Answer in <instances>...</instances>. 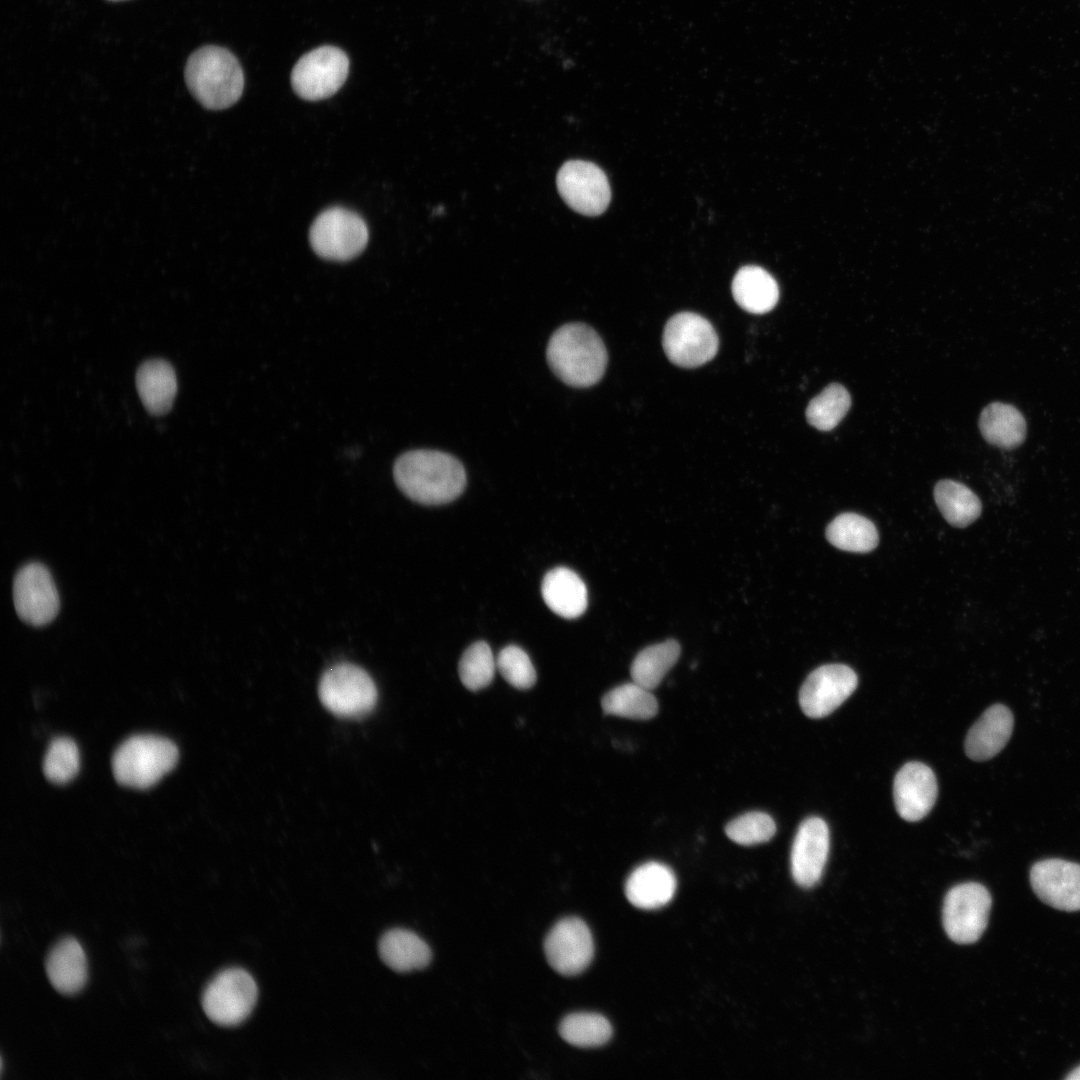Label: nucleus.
Here are the masks:
<instances>
[{
	"instance_id": "f257e3e1",
	"label": "nucleus",
	"mask_w": 1080,
	"mask_h": 1080,
	"mask_svg": "<svg viewBox=\"0 0 1080 1080\" xmlns=\"http://www.w3.org/2000/svg\"><path fill=\"white\" fill-rule=\"evenodd\" d=\"M398 488L411 500L440 505L455 500L465 489L462 463L451 454L429 449L410 450L394 463Z\"/></svg>"
},
{
	"instance_id": "f03ea898",
	"label": "nucleus",
	"mask_w": 1080,
	"mask_h": 1080,
	"mask_svg": "<svg viewBox=\"0 0 1080 1080\" xmlns=\"http://www.w3.org/2000/svg\"><path fill=\"white\" fill-rule=\"evenodd\" d=\"M552 372L565 384L586 388L596 384L607 366V350L590 326L572 322L559 327L546 349Z\"/></svg>"
},
{
	"instance_id": "7ed1b4c3",
	"label": "nucleus",
	"mask_w": 1080,
	"mask_h": 1080,
	"mask_svg": "<svg viewBox=\"0 0 1080 1080\" xmlns=\"http://www.w3.org/2000/svg\"><path fill=\"white\" fill-rule=\"evenodd\" d=\"M184 77L194 98L210 110L232 106L244 88L238 59L228 49L215 45L200 47L189 56Z\"/></svg>"
},
{
	"instance_id": "20e7f679",
	"label": "nucleus",
	"mask_w": 1080,
	"mask_h": 1080,
	"mask_svg": "<svg viewBox=\"0 0 1080 1080\" xmlns=\"http://www.w3.org/2000/svg\"><path fill=\"white\" fill-rule=\"evenodd\" d=\"M177 760L178 749L169 739L136 735L117 748L112 758V771L121 785L144 789L171 771Z\"/></svg>"
},
{
	"instance_id": "39448f33",
	"label": "nucleus",
	"mask_w": 1080,
	"mask_h": 1080,
	"mask_svg": "<svg viewBox=\"0 0 1080 1080\" xmlns=\"http://www.w3.org/2000/svg\"><path fill=\"white\" fill-rule=\"evenodd\" d=\"M319 697L323 705L334 714L345 718H358L374 708L377 689L364 669L350 663H339L322 675Z\"/></svg>"
},
{
	"instance_id": "423d86ee",
	"label": "nucleus",
	"mask_w": 1080,
	"mask_h": 1080,
	"mask_svg": "<svg viewBox=\"0 0 1080 1080\" xmlns=\"http://www.w3.org/2000/svg\"><path fill=\"white\" fill-rule=\"evenodd\" d=\"M314 252L326 260L347 261L360 254L368 242V229L355 212L341 207L323 211L309 234Z\"/></svg>"
},
{
	"instance_id": "0eeeda50",
	"label": "nucleus",
	"mask_w": 1080,
	"mask_h": 1080,
	"mask_svg": "<svg viewBox=\"0 0 1080 1080\" xmlns=\"http://www.w3.org/2000/svg\"><path fill=\"white\" fill-rule=\"evenodd\" d=\"M257 994V985L246 970L228 968L218 973L206 986L202 1007L212 1022L221 1026H235L250 1015Z\"/></svg>"
},
{
	"instance_id": "6e6552de",
	"label": "nucleus",
	"mask_w": 1080,
	"mask_h": 1080,
	"mask_svg": "<svg viewBox=\"0 0 1080 1080\" xmlns=\"http://www.w3.org/2000/svg\"><path fill=\"white\" fill-rule=\"evenodd\" d=\"M663 349L675 365L694 368L710 361L719 340L711 323L699 314L681 312L672 316L663 332Z\"/></svg>"
},
{
	"instance_id": "1a4fd4ad",
	"label": "nucleus",
	"mask_w": 1080,
	"mask_h": 1080,
	"mask_svg": "<svg viewBox=\"0 0 1080 1080\" xmlns=\"http://www.w3.org/2000/svg\"><path fill=\"white\" fill-rule=\"evenodd\" d=\"M349 72V59L335 46H321L304 54L291 72V85L302 99L318 101L334 95Z\"/></svg>"
},
{
	"instance_id": "9d476101",
	"label": "nucleus",
	"mask_w": 1080,
	"mask_h": 1080,
	"mask_svg": "<svg viewBox=\"0 0 1080 1080\" xmlns=\"http://www.w3.org/2000/svg\"><path fill=\"white\" fill-rule=\"evenodd\" d=\"M991 904L989 891L979 883L950 889L943 905V925L949 938L959 944L976 942L986 929Z\"/></svg>"
},
{
	"instance_id": "9b49d317",
	"label": "nucleus",
	"mask_w": 1080,
	"mask_h": 1080,
	"mask_svg": "<svg viewBox=\"0 0 1080 1080\" xmlns=\"http://www.w3.org/2000/svg\"><path fill=\"white\" fill-rule=\"evenodd\" d=\"M559 194L575 211L587 216L602 214L611 199L604 171L596 164L570 160L559 169L556 178Z\"/></svg>"
},
{
	"instance_id": "f8f14e48",
	"label": "nucleus",
	"mask_w": 1080,
	"mask_h": 1080,
	"mask_svg": "<svg viewBox=\"0 0 1080 1080\" xmlns=\"http://www.w3.org/2000/svg\"><path fill=\"white\" fill-rule=\"evenodd\" d=\"M13 600L18 616L34 626L50 623L56 617L60 606L52 575L38 562L28 563L16 573Z\"/></svg>"
},
{
	"instance_id": "ddd939ff",
	"label": "nucleus",
	"mask_w": 1080,
	"mask_h": 1080,
	"mask_svg": "<svg viewBox=\"0 0 1080 1080\" xmlns=\"http://www.w3.org/2000/svg\"><path fill=\"white\" fill-rule=\"evenodd\" d=\"M857 675L843 664H827L813 670L799 691V704L810 718L826 717L856 689Z\"/></svg>"
},
{
	"instance_id": "4468645a",
	"label": "nucleus",
	"mask_w": 1080,
	"mask_h": 1080,
	"mask_svg": "<svg viewBox=\"0 0 1080 1080\" xmlns=\"http://www.w3.org/2000/svg\"><path fill=\"white\" fill-rule=\"evenodd\" d=\"M544 951L554 970L566 976L576 975L593 958V938L583 920L567 917L551 928L544 941Z\"/></svg>"
},
{
	"instance_id": "2eb2a0df",
	"label": "nucleus",
	"mask_w": 1080,
	"mask_h": 1080,
	"mask_svg": "<svg viewBox=\"0 0 1080 1080\" xmlns=\"http://www.w3.org/2000/svg\"><path fill=\"white\" fill-rule=\"evenodd\" d=\"M1030 883L1045 904L1063 911L1080 910V864L1062 859L1041 860L1031 868Z\"/></svg>"
},
{
	"instance_id": "dca6fc26",
	"label": "nucleus",
	"mask_w": 1080,
	"mask_h": 1080,
	"mask_svg": "<svg viewBox=\"0 0 1080 1080\" xmlns=\"http://www.w3.org/2000/svg\"><path fill=\"white\" fill-rule=\"evenodd\" d=\"M830 847L829 828L819 817H809L799 825L793 840L790 865L794 881L809 888L820 880Z\"/></svg>"
},
{
	"instance_id": "f3484780",
	"label": "nucleus",
	"mask_w": 1080,
	"mask_h": 1080,
	"mask_svg": "<svg viewBox=\"0 0 1080 1080\" xmlns=\"http://www.w3.org/2000/svg\"><path fill=\"white\" fill-rule=\"evenodd\" d=\"M938 793L937 780L930 767L921 762H908L897 772L893 796L900 817L909 822L919 821L933 808Z\"/></svg>"
},
{
	"instance_id": "a211bd4d",
	"label": "nucleus",
	"mask_w": 1080,
	"mask_h": 1080,
	"mask_svg": "<svg viewBox=\"0 0 1080 1080\" xmlns=\"http://www.w3.org/2000/svg\"><path fill=\"white\" fill-rule=\"evenodd\" d=\"M676 886L673 871L665 864L652 861L631 872L625 883V894L633 906L653 910L672 900Z\"/></svg>"
},
{
	"instance_id": "6ab92c4d",
	"label": "nucleus",
	"mask_w": 1080,
	"mask_h": 1080,
	"mask_svg": "<svg viewBox=\"0 0 1080 1080\" xmlns=\"http://www.w3.org/2000/svg\"><path fill=\"white\" fill-rule=\"evenodd\" d=\"M1013 725V715L1006 706L995 704L989 707L967 733L964 744L966 755L974 761L994 757L1010 739Z\"/></svg>"
},
{
	"instance_id": "aec40b11",
	"label": "nucleus",
	"mask_w": 1080,
	"mask_h": 1080,
	"mask_svg": "<svg viewBox=\"0 0 1080 1080\" xmlns=\"http://www.w3.org/2000/svg\"><path fill=\"white\" fill-rule=\"evenodd\" d=\"M45 969L51 985L61 994L79 992L87 981V960L81 944L72 937L57 942L46 958Z\"/></svg>"
},
{
	"instance_id": "412c9836",
	"label": "nucleus",
	"mask_w": 1080,
	"mask_h": 1080,
	"mask_svg": "<svg viewBox=\"0 0 1080 1080\" xmlns=\"http://www.w3.org/2000/svg\"><path fill=\"white\" fill-rule=\"evenodd\" d=\"M541 593L549 609L566 619L581 616L587 608L585 583L573 570L566 567H556L546 573Z\"/></svg>"
},
{
	"instance_id": "4be33fe9",
	"label": "nucleus",
	"mask_w": 1080,
	"mask_h": 1080,
	"mask_svg": "<svg viewBox=\"0 0 1080 1080\" xmlns=\"http://www.w3.org/2000/svg\"><path fill=\"white\" fill-rule=\"evenodd\" d=\"M136 386L146 409L155 415L167 413L174 401L177 380L173 367L161 359L144 362L136 373Z\"/></svg>"
},
{
	"instance_id": "5701e85b",
	"label": "nucleus",
	"mask_w": 1080,
	"mask_h": 1080,
	"mask_svg": "<svg viewBox=\"0 0 1080 1080\" xmlns=\"http://www.w3.org/2000/svg\"><path fill=\"white\" fill-rule=\"evenodd\" d=\"M732 294L736 303L745 311L763 314L775 307L779 289L775 279L766 270L749 265L735 274Z\"/></svg>"
},
{
	"instance_id": "b1692460",
	"label": "nucleus",
	"mask_w": 1080,
	"mask_h": 1080,
	"mask_svg": "<svg viewBox=\"0 0 1080 1080\" xmlns=\"http://www.w3.org/2000/svg\"><path fill=\"white\" fill-rule=\"evenodd\" d=\"M979 429L991 445L1003 449L1020 446L1026 437V421L1013 405L993 402L987 405L979 417Z\"/></svg>"
},
{
	"instance_id": "393cba45",
	"label": "nucleus",
	"mask_w": 1080,
	"mask_h": 1080,
	"mask_svg": "<svg viewBox=\"0 0 1080 1080\" xmlns=\"http://www.w3.org/2000/svg\"><path fill=\"white\" fill-rule=\"evenodd\" d=\"M382 961L397 972H409L426 967L431 960V950L417 934L406 929H392L380 939L378 945Z\"/></svg>"
},
{
	"instance_id": "a878e982",
	"label": "nucleus",
	"mask_w": 1080,
	"mask_h": 1080,
	"mask_svg": "<svg viewBox=\"0 0 1080 1080\" xmlns=\"http://www.w3.org/2000/svg\"><path fill=\"white\" fill-rule=\"evenodd\" d=\"M934 499L943 517L955 527H966L981 514L978 496L966 485L954 480H941L934 488Z\"/></svg>"
},
{
	"instance_id": "bb28decb",
	"label": "nucleus",
	"mask_w": 1080,
	"mask_h": 1080,
	"mask_svg": "<svg viewBox=\"0 0 1080 1080\" xmlns=\"http://www.w3.org/2000/svg\"><path fill=\"white\" fill-rule=\"evenodd\" d=\"M827 540L844 551L866 553L878 544V532L867 518L855 513H842L826 528Z\"/></svg>"
},
{
	"instance_id": "cd10ccee",
	"label": "nucleus",
	"mask_w": 1080,
	"mask_h": 1080,
	"mask_svg": "<svg viewBox=\"0 0 1080 1080\" xmlns=\"http://www.w3.org/2000/svg\"><path fill=\"white\" fill-rule=\"evenodd\" d=\"M601 706L605 714L636 720L651 719L658 711V703L651 690L633 681L606 693Z\"/></svg>"
},
{
	"instance_id": "c85d7f7f",
	"label": "nucleus",
	"mask_w": 1080,
	"mask_h": 1080,
	"mask_svg": "<svg viewBox=\"0 0 1080 1080\" xmlns=\"http://www.w3.org/2000/svg\"><path fill=\"white\" fill-rule=\"evenodd\" d=\"M680 655V646L674 640L644 648L631 665L632 681L652 690L656 688Z\"/></svg>"
},
{
	"instance_id": "c756f323",
	"label": "nucleus",
	"mask_w": 1080,
	"mask_h": 1080,
	"mask_svg": "<svg viewBox=\"0 0 1080 1080\" xmlns=\"http://www.w3.org/2000/svg\"><path fill=\"white\" fill-rule=\"evenodd\" d=\"M561 1037L571 1045L578 1047H598L607 1043L612 1036L609 1021L600 1014L578 1012L567 1015L560 1023Z\"/></svg>"
},
{
	"instance_id": "7c9ffc66",
	"label": "nucleus",
	"mask_w": 1080,
	"mask_h": 1080,
	"mask_svg": "<svg viewBox=\"0 0 1080 1080\" xmlns=\"http://www.w3.org/2000/svg\"><path fill=\"white\" fill-rule=\"evenodd\" d=\"M851 406L847 389L838 383L829 384L807 406L808 423L821 431L832 430L846 415Z\"/></svg>"
},
{
	"instance_id": "2f4dec72",
	"label": "nucleus",
	"mask_w": 1080,
	"mask_h": 1080,
	"mask_svg": "<svg viewBox=\"0 0 1080 1080\" xmlns=\"http://www.w3.org/2000/svg\"><path fill=\"white\" fill-rule=\"evenodd\" d=\"M496 668V660L489 645L484 641H477L464 651L458 672L467 689L478 691L492 682Z\"/></svg>"
},
{
	"instance_id": "473e14b6",
	"label": "nucleus",
	"mask_w": 1080,
	"mask_h": 1080,
	"mask_svg": "<svg viewBox=\"0 0 1080 1080\" xmlns=\"http://www.w3.org/2000/svg\"><path fill=\"white\" fill-rule=\"evenodd\" d=\"M79 767V750L75 742L67 737L55 738L44 757L46 778L53 783L64 784L77 775Z\"/></svg>"
},
{
	"instance_id": "72a5a7b5",
	"label": "nucleus",
	"mask_w": 1080,
	"mask_h": 1080,
	"mask_svg": "<svg viewBox=\"0 0 1080 1080\" xmlns=\"http://www.w3.org/2000/svg\"><path fill=\"white\" fill-rule=\"evenodd\" d=\"M775 832L776 825L772 817L759 811L742 814L725 827L726 835L733 842L745 846L765 843Z\"/></svg>"
},
{
	"instance_id": "f704fd0d",
	"label": "nucleus",
	"mask_w": 1080,
	"mask_h": 1080,
	"mask_svg": "<svg viewBox=\"0 0 1080 1080\" xmlns=\"http://www.w3.org/2000/svg\"><path fill=\"white\" fill-rule=\"evenodd\" d=\"M501 676L517 689H529L536 682V672L527 653L516 645L504 647L496 659Z\"/></svg>"
},
{
	"instance_id": "c9c22d12",
	"label": "nucleus",
	"mask_w": 1080,
	"mask_h": 1080,
	"mask_svg": "<svg viewBox=\"0 0 1080 1080\" xmlns=\"http://www.w3.org/2000/svg\"><path fill=\"white\" fill-rule=\"evenodd\" d=\"M1066 1079H1069V1080H1080V1066H1078V1067H1076L1075 1069H1073V1070H1072V1071H1071V1072H1070V1073H1069V1074H1068V1075L1066 1076Z\"/></svg>"
},
{
	"instance_id": "e433bc0d",
	"label": "nucleus",
	"mask_w": 1080,
	"mask_h": 1080,
	"mask_svg": "<svg viewBox=\"0 0 1080 1080\" xmlns=\"http://www.w3.org/2000/svg\"><path fill=\"white\" fill-rule=\"evenodd\" d=\"M107 1L118 2V1H125V0H107Z\"/></svg>"
}]
</instances>
